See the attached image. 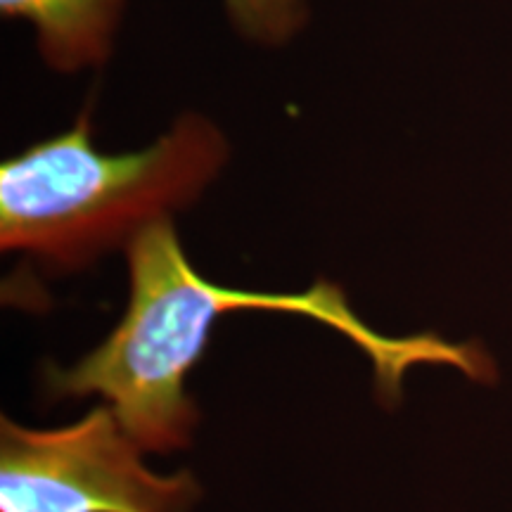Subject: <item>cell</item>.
Instances as JSON below:
<instances>
[{
	"label": "cell",
	"mask_w": 512,
	"mask_h": 512,
	"mask_svg": "<svg viewBox=\"0 0 512 512\" xmlns=\"http://www.w3.org/2000/svg\"><path fill=\"white\" fill-rule=\"evenodd\" d=\"M110 403L57 430L0 420V512H192L190 470L157 475Z\"/></svg>",
	"instance_id": "3957f363"
},
{
	"label": "cell",
	"mask_w": 512,
	"mask_h": 512,
	"mask_svg": "<svg viewBox=\"0 0 512 512\" xmlns=\"http://www.w3.org/2000/svg\"><path fill=\"white\" fill-rule=\"evenodd\" d=\"M126 0H0L5 19L34 24L38 50L55 72L74 74L110 57Z\"/></svg>",
	"instance_id": "277c9868"
},
{
	"label": "cell",
	"mask_w": 512,
	"mask_h": 512,
	"mask_svg": "<svg viewBox=\"0 0 512 512\" xmlns=\"http://www.w3.org/2000/svg\"><path fill=\"white\" fill-rule=\"evenodd\" d=\"M91 121L86 107L72 128L0 164L3 252L81 271L195 204L228 159L226 138L202 114H183L150 147L124 155L93 145Z\"/></svg>",
	"instance_id": "7a4b0ae2"
},
{
	"label": "cell",
	"mask_w": 512,
	"mask_h": 512,
	"mask_svg": "<svg viewBox=\"0 0 512 512\" xmlns=\"http://www.w3.org/2000/svg\"><path fill=\"white\" fill-rule=\"evenodd\" d=\"M128 304L110 335L72 368L46 366L50 399L102 396L145 451L169 453L192 441L200 411L185 392L214 323L235 311L297 313L337 330L370 358L375 394L392 408L415 366H451L472 382L494 384V358L477 342H448L434 332L387 337L351 309L347 294L320 280L304 292H247L202 278L178 240L174 221L150 223L124 247Z\"/></svg>",
	"instance_id": "6da1fadb"
},
{
	"label": "cell",
	"mask_w": 512,
	"mask_h": 512,
	"mask_svg": "<svg viewBox=\"0 0 512 512\" xmlns=\"http://www.w3.org/2000/svg\"><path fill=\"white\" fill-rule=\"evenodd\" d=\"M242 36L264 46L290 41L306 22L304 0H223Z\"/></svg>",
	"instance_id": "5b68a950"
}]
</instances>
